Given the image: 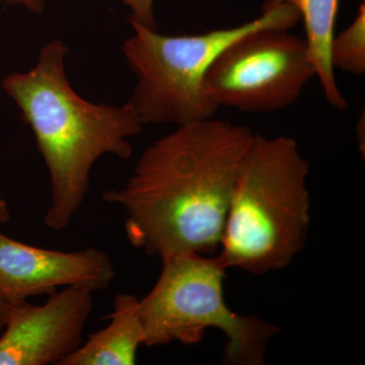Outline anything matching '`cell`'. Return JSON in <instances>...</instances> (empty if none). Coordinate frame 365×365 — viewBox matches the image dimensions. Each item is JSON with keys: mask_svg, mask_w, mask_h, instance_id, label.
Instances as JSON below:
<instances>
[{"mask_svg": "<svg viewBox=\"0 0 365 365\" xmlns=\"http://www.w3.org/2000/svg\"><path fill=\"white\" fill-rule=\"evenodd\" d=\"M254 134L213 117L151 143L123 186L104 193L106 202L123 209L132 246L160 260L220 249Z\"/></svg>", "mask_w": 365, "mask_h": 365, "instance_id": "cell-1", "label": "cell"}, {"mask_svg": "<svg viewBox=\"0 0 365 365\" xmlns=\"http://www.w3.org/2000/svg\"><path fill=\"white\" fill-rule=\"evenodd\" d=\"M68 48L54 39L43 46L37 62L9 74L2 88L33 131L50 180L46 227L66 230L85 202L91 170L104 155L127 160L131 138L143 124L128 102L96 104L81 97L67 78Z\"/></svg>", "mask_w": 365, "mask_h": 365, "instance_id": "cell-2", "label": "cell"}, {"mask_svg": "<svg viewBox=\"0 0 365 365\" xmlns=\"http://www.w3.org/2000/svg\"><path fill=\"white\" fill-rule=\"evenodd\" d=\"M316 71L304 38L289 29H257L235 40L206 76L208 97L222 107L271 113L297 102Z\"/></svg>", "mask_w": 365, "mask_h": 365, "instance_id": "cell-6", "label": "cell"}, {"mask_svg": "<svg viewBox=\"0 0 365 365\" xmlns=\"http://www.w3.org/2000/svg\"><path fill=\"white\" fill-rule=\"evenodd\" d=\"M334 71L364 76L365 72V7L360 4L354 21L345 30L334 35L330 47Z\"/></svg>", "mask_w": 365, "mask_h": 365, "instance_id": "cell-11", "label": "cell"}, {"mask_svg": "<svg viewBox=\"0 0 365 365\" xmlns=\"http://www.w3.org/2000/svg\"><path fill=\"white\" fill-rule=\"evenodd\" d=\"M131 11L130 20L138 21L151 29H157L155 9V0H119Z\"/></svg>", "mask_w": 365, "mask_h": 365, "instance_id": "cell-12", "label": "cell"}, {"mask_svg": "<svg viewBox=\"0 0 365 365\" xmlns=\"http://www.w3.org/2000/svg\"><path fill=\"white\" fill-rule=\"evenodd\" d=\"M139 299L117 294L109 324L81 343L60 365H133L145 334L138 312Z\"/></svg>", "mask_w": 365, "mask_h": 365, "instance_id": "cell-9", "label": "cell"}, {"mask_svg": "<svg viewBox=\"0 0 365 365\" xmlns=\"http://www.w3.org/2000/svg\"><path fill=\"white\" fill-rule=\"evenodd\" d=\"M93 294L68 287L50 294L43 304H11L0 333V365H60L83 343Z\"/></svg>", "mask_w": 365, "mask_h": 365, "instance_id": "cell-7", "label": "cell"}, {"mask_svg": "<svg viewBox=\"0 0 365 365\" xmlns=\"http://www.w3.org/2000/svg\"><path fill=\"white\" fill-rule=\"evenodd\" d=\"M309 172L295 139L254 134L220 241L225 268L263 275L292 264L311 225Z\"/></svg>", "mask_w": 365, "mask_h": 365, "instance_id": "cell-3", "label": "cell"}, {"mask_svg": "<svg viewBox=\"0 0 365 365\" xmlns=\"http://www.w3.org/2000/svg\"><path fill=\"white\" fill-rule=\"evenodd\" d=\"M116 270L109 255L90 248L73 252L31 246L0 232V294L9 304L50 294L57 288L105 290Z\"/></svg>", "mask_w": 365, "mask_h": 365, "instance_id": "cell-8", "label": "cell"}, {"mask_svg": "<svg viewBox=\"0 0 365 365\" xmlns=\"http://www.w3.org/2000/svg\"><path fill=\"white\" fill-rule=\"evenodd\" d=\"M9 307L11 304L6 299L4 295L0 294V333H1L2 329H4V324H6V319L7 313H9Z\"/></svg>", "mask_w": 365, "mask_h": 365, "instance_id": "cell-14", "label": "cell"}, {"mask_svg": "<svg viewBox=\"0 0 365 365\" xmlns=\"http://www.w3.org/2000/svg\"><path fill=\"white\" fill-rule=\"evenodd\" d=\"M299 13L287 4L266 2L258 18L232 28L196 35L169 36L129 20L133 33L122 52L136 85L128 103L144 125L195 123L215 116L205 79L215 60L235 40L257 29L292 28Z\"/></svg>", "mask_w": 365, "mask_h": 365, "instance_id": "cell-4", "label": "cell"}, {"mask_svg": "<svg viewBox=\"0 0 365 365\" xmlns=\"http://www.w3.org/2000/svg\"><path fill=\"white\" fill-rule=\"evenodd\" d=\"M0 2L23 7L26 11L35 14L44 13L46 4H47V0H0Z\"/></svg>", "mask_w": 365, "mask_h": 365, "instance_id": "cell-13", "label": "cell"}, {"mask_svg": "<svg viewBox=\"0 0 365 365\" xmlns=\"http://www.w3.org/2000/svg\"><path fill=\"white\" fill-rule=\"evenodd\" d=\"M340 0H268L273 4H287L299 13L304 23V40L309 59L316 71L326 100L337 110H346L348 102L336 79L330 59L331 42L335 35V26Z\"/></svg>", "mask_w": 365, "mask_h": 365, "instance_id": "cell-10", "label": "cell"}, {"mask_svg": "<svg viewBox=\"0 0 365 365\" xmlns=\"http://www.w3.org/2000/svg\"><path fill=\"white\" fill-rule=\"evenodd\" d=\"M153 289L139 299L138 312L148 347L179 342L198 344L208 329L227 337L223 362L263 365L279 328L257 316L232 311L223 294L227 270L217 257L179 255L162 260Z\"/></svg>", "mask_w": 365, "mask_h": 365, "instance_id": "cell-5", "label": "cell"}, {"mask_svg": "<svg viewBox=\"0 0 365 365\" xmlns=\"http://www.w3.org/2000/svg\"><path fill=\"white\" fill-rule=\"evenodd\" d=\"M9 220H11V212H9V205L0 196V223L9 222Z\"/></svg>", "mask_w": 365, "mask_h": 365, "instance_id": "cell-15", "label": "cell"}]
</instances>
